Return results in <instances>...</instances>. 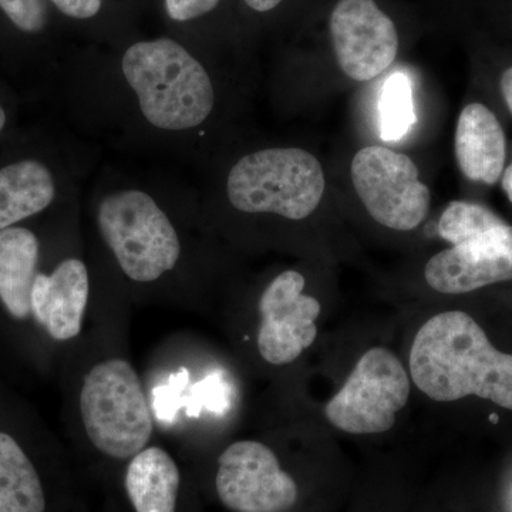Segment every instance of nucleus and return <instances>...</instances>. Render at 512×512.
Listing matches in <instances>:
<instances>
[{
  "label": "nucleus",
  "mask_w": 512,
  "mask_h": 512,
  "mask_svg": "<svg viewBox=\"0 0 512 512\" xmlns=\"http://www.w3.org/2000/svg\"><path fill=\"white\" fill-rule=\"evenodd\" d=\"M90 292L89 265L79 255L66 256L50 274L37 272L32 291L33 318L57 342L77 338Z\"/></svg>",
  "instance_id": "nucleus-13"
},
{
  "label": "nucleus",
  "mask_w": 512,
  "mask_h": 512,
  "mask_svg": "<svg viewBox=\"0 0 512 512\" xmlns=\"http://www.w3.org/2000/svg\"><path fill=\"white\" fill-rule=\"evenodd\" d=\"M40 261V241L29 228L0 231V302L10 316L32 315V291Z\"/></svg>",
  "instance_id": "nucleus-15"
},
{
  "label": "nucleus",
  "mask_w": 512,
  "mask_h": 512,
  "mask_svg": "<svg viewBox=\"0 0 512 512\" xmlns=\"http://www.w3.org/2000/svg\"><path fill=\"white\" fill-rule=\"evenodd\" d=\"M326 180L322 164L299 147H262L242 154L225 170L222 195L242 215L302 221L318 210Z\"/></svg>",
  "instance_id": "nucleus-4"
},
{
  "label": "nucleus",
  "mask_w": 512,
  "mask_h": 512,
  "mask_svg": "<svg viewBox=\"0 0 512 512\" xmlns=\"http://www.w3.org/2000/svg\"><path fill=\"white\" fill-rule=\"evenodd\" d=\"M353 187L370 217L394 231H412L426 220L431 192L409 156L387 147L357 151L350 167Z\"/></svg>",
  "instance_id": "nucleus-7"
},
{
  "label": "nucleus",
  "mask_w": 512,
  "mask_h": 512,
  "mask_svg": "<svg viewBox=\"0 0 512 512\" xmlns=\"http://www.w3.org/2000/svg\"><path fill=\"white\" fill-rule=\"evenodd\" d=\"M410 375L434 402L477 396L512 410V355L495 349L467 313H439L421 326L410 350Z\"/></svg>",
  "instance_id": "nucleus-3"
},
{
  "label": "nucleus",
  "mask_w": 512,
  "mask_h": 512,
  "mask_svg": "<svg viewBox=\"0 0 512 512\" xmlns=\"http://www.w3.org/2000/svg\"><path fill=\"white\" fill-rule=\"evenodd\" d=\"M501 187H503L505 195L512 204V163L505 168L503 175H501Z\"/></svg>",
  "instance_id": "nucleus-25"
},
{
  "label": "nucleus",
  "mask_w": 512,
  "mask_h": 512,
  "mask_svg": "<svg viewBox=\"0 0 512 512\" xmlns=\"http://www.w3.org/2000/svg\"><path fill=\"white\" fill-rule=\"evenodd\" d=\"M244 2L256 13H268L278 8L284 0H244Z\"/></svg>",
  "instance_id": "nucleus-24"
},
{
  "label": "nucleus",
  "mask_w": 512,
  "mask_h": 512,
  "mask_svg": "<svg viewBox=\"0 0 512 512\" xmlns=\"http://www.w3.org/2000/svg\"><path fill=\"white\" fill-rule=\"evenodd\" d=\"M126 491L136 512H175L181 474L174 458L161 447H146L131 458Z\"/></svg>",
  "instance_id": "nucleus-16"
},
{
  "label": "nucleus",
  "mask_w": 512,
  "mask_h": 512,
  "mask_svg": "<svg viewBox=\"0 0 512 512\" xmlns=\"http://www.w3.org/2000/svg\"><path fill=\"white\" fill-rule=\"evenodd\" d=\"M503 221V218L483 204L470 201H453L441 214L437 231L444 241L451 245L461 239L477 234Z\"/></svg>",
  "instance_id": "nucleus-19"
},
{
  "label": "nucleus",
  "mask_w": 512,
  "mask_h": 512,
  "mask_svg": "<svg viewBox=\"0 0 512 512\" xmlns=\"http://www.w3.org/2000/svg\"><path fill=\"white\" fill-rule=\"evenodd\" d=\"M8 111H6L5 107H3V104L0 103V134L3 133V130H5L6 126H8Z\"/></svg>",
  "instance_id": "nucleus-26"
},
{
  "label": "nucleus",
  "mask_w": 512,
  "mask_h": 512,
  "mask_svg": "<svg viewBox=\"0 0 512 512\" xmlns=\"http://www.w3.org/2000/svg\"><path fill=\"white\" fill-rule=\"evenodd\" d=\"M67 19L76 22H92L104 9V0H49Z\"/></svg>",
  "instance_id": "nucleus-22"
},
{
  "label": "nucleus",
  "mask_w": 512,
  "mask_h": 512,
  "mask_svg": "<svg viewBox=\"0 0 512 512\" xmlns=\"http://www.w3.org/2000/svg\"><path fill=\"white\" fill-rule=\"evenodd\" d=\"M454 151L458 167L468 180L485 185L500 181L507 141L493 111L481 103L464 107L457 121Z\"/></svg>",
  "instance_id": "nucleus-14"
},
{
  "label": "nucleus",
  "mask_w": 512,
  "mask_h": 512,
  "mask_svg": "<svg viewBox=\"0 0 512 512\" xmlns=\"http://www.w3.org/2000/svg\"><path fill=\"white\" fill-rule=\"evenodd\" d=\"M379 109L383 140H400L412 130L416 114L413 109L412 83L406 74L394 73L384 83Z\"/></svg>",
  "instance_id": "nucleus-18"
},
{
  "label": "nucleus",
  "mask_w": 512,
  "mask_h": 512,
  "mask_svg": "<svg viewBox=\"0 0 512 512\" xmlns=\"http://www.w3.org/2000/svg\"><path fill=\"white\" fill-rule=\"evenodd\" d=\"M410 397V377L392 350H367L325 407L333 427L350 434L386 433Z\"/></svg>",
  "instance_id": "nucleus-6"
},
{
  "label": "nucleus",
  "mask_w": 512,
  "mask_h": 512,
  "mask_svg": "<svg viewBox=\"0 0 512 512\" xmlns=\"http://www.w3.org/2000/svg\"><path fill=\"white\" fill-rule=\"evenodd\" d=\"M306 279L301 272H281L266 286L259 298V355L269 365L284 366L295 362L318 336L316 320L322 306L305 293Z\"/></svg>",
  "instance_id": "nucleus-9"
},
{
  "label": "nucleus",
  "mask_w": 512,
  "mask_h": 512,
  "mask_svg": "<svg viewBox=\"0 0 512 512\" xmlns=\"http://www.w3.org/2000/svg\"><path fill=\"white\" fill-rule=\"evenodd\" d=\"M42 481L32 461L8 433H0V512H45Z\"/></svg>",
  "instance_id": "nucleus-17"
},
{
  "label": "nucleus",
  "mask_w": 512,
  "mask_h": 512,
  "mask_svg": "<svg viewBox=\"0 0 512 512\" xmlns=\"http://www.w3.org/2000/svg\"><path fill=\"white\" fill-rule=\"evenodd\" d=\"M424 278L444 295L512 281V225L503 220L431 256Z\"/></svg>",
  "instance_id": "nucleus-11"
},
{
  "label": "nucleus",
  "mask_w": 512,
  "mask_h": 512,
  "mask_svg": "<svg viewBox=\"0 0 512 512\" xmlns=\"http://www.w3.org/2000/svg\"><path fill=\"white\" fill-rule=\"evenodd\" d=\"M221 0H164L167 18L178 25L198 22L218 9Z\"/></svg>",
  "instance_id": "nucleus-21"
},
{
  "label": "nucleus",
  "mask_w": 512,
  "mask_h": 512,
  "mask_svg": "<svg viewBox=\"0 0 512 512\" xmlns=\"http://www.w3.org/2000/svg\"><path fill=\"white\" fill-rule=\"evenodd\" d=\"M0 12L16 29L28 35L42 33L49 23L47 0H0Z\"/></svg>",
  "instance_id": "nucleus-20"
},
{
  "label": "nucleus",
  "mask_w": 512,
  "mask_h": 512,
  "mask_svg": "<svg viewBox=\"0 0 512 512\" xmlns=\"http://www.w3.org/2000/svg\"><path fill=\"white\" fill-rule=\"evenodd\" d=\"M340 70L356 82L386 72L399 53V33L375 0H338L329 18Z\"/></svg>",
  "instance_id": "nucleus-10"
},
{
  "label": "nucleus",
  "mask_w": 512,
  "mask_h": 512,
  "mask_svg": "<svg viewBox=\"0 0 512 512\" xmlns=\"http://www.w3.org/2000/svg\"><path fill=\"white\" fill-rule=\"evenodd\" d=\"M79 403L86 436L104 456L126 460L150 443L153 417L140 377L127 360L93 366L84 377Z\"/></svg>",
  "instance_id": "nucleus-5"
},
{
  "label": "nucleus",
  "mask_w": 512,
  "mask_h": 512,
  "mask_svg": "<svg viewBox=\"0 0 512 512\" xmlns=\"http://www.w3.org/2000/svg\"><path fill=\"white\" fill-rule=\"evenodd\" d=\"M87 194L100 244L126 281L157 285L180 271L184 218L201 207L194 187L156 171L104 167Z\"/></svg>",
  "instance_id": "nucleus-2"
},
{
  "label": "nucleus",
  "mask_w": 512,
  "mask_h": 512,
  "mask_svg": "<svg viewBox=\"0 0 512 512\" xmlns=\"http://www.w3.org/2000/svg\"><path fill=\"white\" fill-rule=\"evenodd\" d=\"M93 163L59 168L43 158L25 157L0 167V231L79 197Z\"/></svg>",
  "instance_id": "nucleus-12"
},
{
  "label": "nucleus",
  "mask_w": 512,
  "mask_h": 512,
  "mask_svg": "<svg viewBox=\"0 0 512 512\" xmlns=\"http://www.w3.org/2000/svg\"><path fill=\"white\" fill-rule=\"evenodd\" d=\"M67 80L83 140L190 164L207 148L220 89L208 63L183 40H134L107 60H77Z\"/></svg>",
  "instance_id": "nucleus-1"
},
{
  "label": "nucleus",
  "mask_w": 512,
  "mask_h": 512,
  "mask_svg": "<svg viewBox=\"0 0 512 512\" xmlns=\"http://www.w3.org/2000/svg\"><path fill=\"white\" fill-rule=\"evenodd\" d=\"M215 487L221 503L234 512H285L298 501V484L282 470L264 443L242 440L222 451Z\"/></svg>",
  "instance_id": "nucleus-8"
},
{
  "label": "nucleus",
  "mask_w": 512,
  "mask_h": 512,
  "mask_svg": "<svg viewBox=\"0 0 512 512\" xmlns=\"http://www.w3.org/2000/svg\"><path fill=\"white\" fill-rule=\"evenodd\" d=\"M501 93H503L505 104L512 114V66L508 67L500 80Z\"/></svg>",
  "instance_id": "nucleus-23"
}]
</instances>
